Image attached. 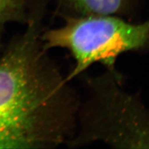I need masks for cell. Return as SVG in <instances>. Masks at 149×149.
Segmentation results:
<instances>
[{"instance_id": "4", "label": "cell", "mask_w": 149, "mask_h": 149, "mask_svg": "<svg viewBox=\"0 0 149 149\" xmlns=\"http://www.w3.org/2000/svg\"><path fill=\"white\" fill-rule=\"evenodd\" d=\"M72 16L114 15L125 10L128 0H64Z\"/></svg>"}, {"instance_id": "3", "label": "cell", "mask_w": 149, "mask_h": 149, "mask_svg": "<svg viewBox=\"0 0 149 149\" xmlns=\"http://www.w3.org/2000/svg\"><path fill=\"white\" fill-rule=\"evenodd\" d=\"M42 40L47 51L62 48L69 52L74 60L66 77L70 81L96 63L117 72L115 64L120 55L149 46V19L135 24L114 15H66L59 27L44 30Z\"/></svg>"}, {"instance_id": "5", "label": "cell", "mask_w": 149, "mask_h": 149, "mask_svg": "<svg viewBox=\"0 0 149 149\" xmlns=\"http://www.w3.org/2000/svg\"><path fill=\"white\" fill-rule=\"evenodd\" d=\"M20 0H0V22L12 13Z\"/></svg>"}, {"instance_id": "1", "label": "cell", "mask_w": 149, "mask_h": 149, "mask_svg": "<svg viewBox=\"0 0 149 149\" xmlns=\"http://www.w3.org/2000/svg\"><path fill=\"white\" fill-rule=\"evenodd\" d=\"M42 15L0 59V148H51L68 144L79 102L43 46Z\"/></svg>"}, {"instance_id": "2", "label": "cell", "mask_w": 149, "mask_h": 149, "mask_svg": "<svg viewBox=\"0 0 149 149\" xmlns=\"http://www.w3.org/2000/svg\"><path fill=\"white\" fill-rule=\"evenodd\" d=\"M87 86L89 95L79 104L70 146L99 141L115 148H149L148 112L123 88L118 72L91 78Z\"/></svg>"}]
</instances>
